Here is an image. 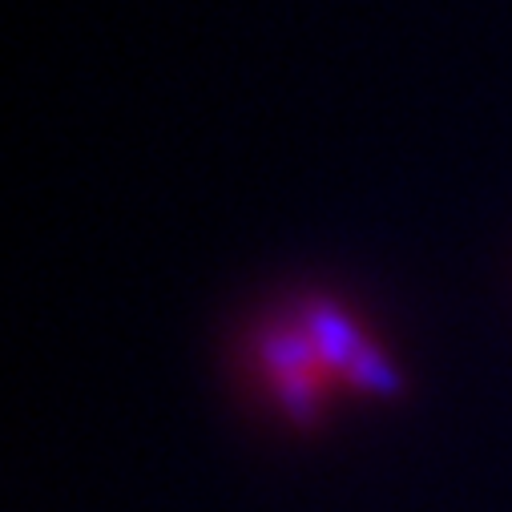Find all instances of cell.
Wrapping results in <instances>:
<instances>
[{
	"label": "cell",
	"mask_w": 512,
	"mask_h": 512,
	"mask_svg": "<svg viewBox=\"0 0 512 512\" xmlns=\"http://www.w3.org/2000/svg\"><path fill=\"white\" fill-rule=\"evenodd\" d=\"M267 367L291 416L299 420L311 416V408L319 404V379L327 375V363L319 359L307 331L303 327L275 331V339H267Z\"/></svg>",
	"instance_id": "cell-1"
}]
</instances>
